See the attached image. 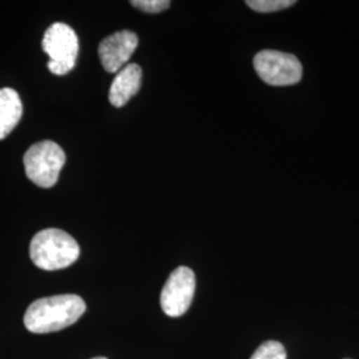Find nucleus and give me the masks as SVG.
Returning a JSON list of instances; mask_svg holds the SVG:
<instances>
[{
    "mask_svg": "<svg viewBox=\"0 0 359 359\" xmlns=\"http://www.w3.org/2000/svg\"><path fill=\"white\" fill-rule=\"evenodd\" d=\"M86 309L84 299L76 294L40 298L27 309L25 325L31 333H55L76 323Z\"/></svg>",
    "mask_w": 359,
    "mask_h": 359,
    "instance_id": "f257e3e1",
    "label": "nucleus"
},
{
    "mask_svg": "<svg viewBox=\"0 0 359 359\" xmlns=\"http://www.w3.org/2000/svg\"><path fill=\"white\" fill-rule=\"evenodd\" d=\"M29 257L39 269H65L76 262L80 246L67 231L50 228L34 236L29 244Z\"/></svg>",
    "mask_w": 359,
    "mask_h": 359,
    "instance_id": "f03ea898",
    "label": "nucleus"
},
{
    "mask_svg": "<svg viewBox=\"0 0 359 359\" xmlns=\"http://www.w3.org/2000/svg\"><path fill=\"white\" fill-rule=\"evenodd\" d=\"M23 161L28 179L40 188H52L65 167V154L59 144L44 140L31 145Z\"/></svg>",
    "mask_w": 359,
    "mask_h": 359,
    "instance_id": "7ed1b4c3",
    "label": "nucleus"
},
{
    "mask_svg": "<svg viewBox=\"0 0 359 359\" xmlns=\"http://www.w3.org/2000/svg\"><path fill=\"white\" fill-rule=\"evenodd\" d=\"M41 47L50 57L47 65L53 75H67L76 65L79 38L72 27L65 23H53L47 28Z\"/></svg>",
    "mask_w": 359,
    "mask_h": 359,
    "instance_id": "20e7f679",
    "label": "nucleus"
},
{
    "mask_svg": "<svg viewBox=\"0 0 359 359\" xmlns=\"http://www.w3.org/2000/svg\"><path fill=\"white\" fill-rule=\"evenodd\" d=\"M253 65L258 76L274 87L293 86L302 77L299 60L286 52L264 50L255 56Z\"/></svg>",
    "mask_w": 359,
    "mask_h": 359,
    "instance_id": "39448f33",
    "label": "nucleus"
},
{
    "mask_svg": "<svg viewBox=\"0 0 359 359\" xmlns=\"http://www.w3.org/2000/svg\"><path fill=\"white\" fill-rule=\"evenodd\" d=\"M196 292V276L192 269L180 266L173 270L164 285L160 305L168 317H181L192 305Z\"/></svg>",
    "mask_w": 359,
    "mask_h": 359,
    "instance_id": "423d86ee",
    "label": "nucleus"
},
{
    "mask_svg": "<svg viewBox=\"0 0 359 359\" xmlns=\"http://www.w3.org/2000/svg\"><path fill=\"white\" fill-rule=\"evenodd\" d=\"M139 38L135 32L123 29L104 39L99 46V56L104 69L109 74H117L124 68L136 51Z\"/></svg>",
    "mask_w": 359,
    "mask_h": 359,
    "instance_id": "0eeeda50",
    "label": "nucleus"
},
{
    "mask_svg": "<svg viewBox=\"0 0 359 359\" xmlns=\"http://www.w3.org/2000/svg\"><path fill=\"white\" fill-rule=\"evenodd\" d=\"M142 69L139 65H127L121 68L112 81L109 90V103L121 108L140 90Z\"/></svg>",
    "mask_w": 359,
    "mask_h": 359,
    "instance_id": "6e6552de",
    "label": "nucleus"
},
{
    "mask_svg": "<svg viewBox=\"0 0 359 359\" xmlns=\"http://www.w3.org/2000/svg\"><path fill=\"white\" fill-rule=\"evenodd\" d=\"M23 115L20 96L13 88L0 90V140L6 139L19 124Z\"/></svg>",
    "mask_w": 359,
    "mask_h": 359,
    "instance_id": "1a4fd4ad",
    "label": "nucleus"
},
{
    "mask_svg": "<svg viewBox=\"0 0 359 359\" xmlns=\"http://www.w3.org/2000/svg\"><path fill=\"white\" fill-rule=\"evenodd\" d=\"M250 359H286V350L278 341H266L259 345Z\"/></svg>",
    "mask_w": 359,
    "mask_h": 359,
    "instance_id": "9d476101",
    "label": "nucleus"
},
{
    "mask_svg": "<svg viewBox=\"0 0 359 359\" xmlns=\"http://www.w3.org/2000/svg\"><path fill=\"white\" fill-rule=\"evenodd\" d=\"M294 0H248L246 4L257 13H269L281 11L294 4Z\"/></svg>",
    "mask_w": 359,
    "mask_h": 359,
    "instance_id": "9b49d317",
    "label": "nucleus"
},
{
    "mask_svg": "<svg viewBox=\"0 0 359 359\" xmlns=\"http://www.w3.org/2000/svg\"><path fill=\"white\" fill-rule=\"evenodd\" d=\"M130 4L142 13H160L165 11L170 6L169 0H132Z\"/></svg>",
    "mask_w": 359,
    "mask_h": 359,
    "instance_id": "f8f14e48",
    "label": "nucleus"
},
{
    "mask_svg": "<svg viewBox=\"0 0 359 359\" xmlns=\"http://www.w3.org/2000/svg\"><path fill=\"white\" fill-rule=\"evenodd\" d=\"M92 359H108V358H105V357H96V358H92Z\"/></svg>",
    "mask_w": 359,
    "mask_h": 359,
    "instance_id": "ddd939ff",
    "label": "nucleus"
},
{
    "mask_svg": "<svg viewBox=\"0 0 359 359\" xmlns=\"http://www.w3.org/2000/svg\"><path fill=\"white\" fill-rule=\"evenodd\" d=\"M347 359H348V358H347Z\"/></svg>",
    "mask_w": 359,
    "mask_h": 359,
    "instance_id": "4468645a",
    "label": "nucleus"
}]
</instances>
